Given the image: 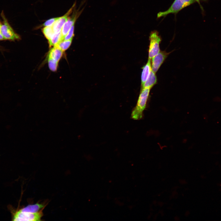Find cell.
Instances as JSON below:
<instances>
[{
  "label": "cell",
  "mask_w": 221,
  "mask_h": 221,
  "mask_svg": "<svg viewBox=\"0 0 221 221\" xmlns=\"http://www.w3.org/2000/svg\"><path fill=\"white\" fill-rule=\"evenodd\" d=\"M150 89L149 88H142L137 104L131 113V117L133 119L139 120L142 117L143 111L146 107Z\"/></svg>",
  "instance_id": "6da1fadb"
},
{
  "label": "cell",
  "mask_w": 221,
  "mask_h": 221,
  "mask_svg": "<svg viewBox=\"0 0 221 221\" xmlns=\"http://www.w3.org/2000/svg\"><path fill=\"white\" fill-rule=\"evenodd\" d=\"M196 2L194 0H174L171 5L167 10L159 12L157 18L165 17L169 14H176L184 8Z\"/></svg>",
  "instance_id": "7a4b0ae2"
},
{
  "label": "cell",
  "mask_w": 221,
  "mask_h": 221,
  "mask_svg": "<svg viewBox=\"0 0 221 221\" xmlns=\"http://www.w3.org/2000/svg\"><path fill=\"white\" fill-rule=\"evenodd\" d=\"M1 16L3 21L0 26V31L5 40L14 41L20 40V36L15 32L10 25L3 12L1 13Z\"/></svg>",
  "instance_id": "3957f363"
},
{
  "label": "cell",
  "mask_w": 221,
  "mask_h": 221,
  "mask_svg": "<svg viewBox=\"0 0 221 221\" xmlns=\"http://www.w3.org/2000/svg\"><path fill=\"white\" fill-rule=\"evenodd\" d=\"M149 40L148 59L151 60L160 52V44L162 39L158 32L154 30L150 33Z\"/></svg>",
  "instance_id": "277c9868"
},
{
  "label": "cell",
  "mask_w": 221,
  "mask_h": 221,
  "mask_svg": "<svg viewBox=\"0 0 221 221\" xmlns=\"http://www.w3.org/2000/svg\"><path fill=\"white\" fill-rule=\"evenodd\" d=\"M42 215V213L41 211L36 213H30L23 212L20 210L15 213L13 217V220L15 221H40Z\"/></svg>",
  "instance_id": "5b68a950"
},
{
  "label": "cell",
  "mask_w": 221,
  "mask_h": 221,
  "mask_svg": "<svg viewBox=\"0 0 221 221\" xmlns=\"http://www.w3.org/2000/svg\"><path fill=\"white\" fill-rule=\"evenodd\" d=\"M170 53L165 51H160L159 53L151 59L152 71L156 73Z\"/></svg>",
  "instance_id": "8992f818"
},
{
  "label": "cell",
  "mask_w": 221,
  "mask_h": 221,
  "mask_svg": "<svg viewBox=\"0 0 221 221\" xmlns=\"http://www.w3.org/2000/svg\"><path fill=\"white\" fill-rule=\"evenodd\" d=\"M75 6V4L64 16L59 17L52 25L55 33L60 32L65 23L69 17V15L72 13Z\"/></svg>",
  "instance_id": "52a82bcc"
},
{
  "label": "cell",
  "mask_w": 221,
  "mask_h": 221,
  "mask_svg": "<svg viewBox=\"0 0 221 221\" xmlns=\"http://www.w3.org/2000/svg\"><path fill=\"white\" fill-rule=\"evenodd\" d=\"M83 10V9L80 11L76 12L75 14L71 17H69L64 24L61 31L63 38L64 39L72 26L74 24L77 18L79 17Z\"/></svg>",
  "instance_id": "ba28073f"
},
{
  "label": "cell",
  "mask_w": 221,
  "mask_h": 221,
  "mask_svg": "<svg viewBox=\"0 0 221 221\" xmlns=\"http://www.w3.org/2000/svg\"><path fill=\"white\" fill-rule=\"evenodd\" d=\"M151 70V59H148L147 62L142 68L141 76L142 85L147 80Z\"/></svg>",
  "instance_id": "9c48e42d"
},
{
  "label": "cell",
  "mask_w": 221,
  "mask_h": 221,
  "mask_svg": "<svg viewBox=\"0 0 221 221\" xmlns=\"http://www.w3.org/2000/svg\"><path fill=\"white\" fill-rule=\"evenodd\" d=\"M63 52L64 51L57 46H54L49 52L48 57L59 62L63 55Z\"/></svg>",
  "instance_id": "30bf717a"
},
{
  "label": "cell",
  "mask_w": 221,
  "mask_h": 221,
  "mask_svg": "<svg viewBox=\"0 0 221 221\" xmlns=\"http://www.w3.org/2000/svg\"><path fill=\"white\" fill-rule=\"evenodd\" d=\"M157 82V79L155 73L152 70L147 80L142 85V88H149L151 89Z\"/></svg>",
  "instance_id": "8fae6325"
},
{
  "label": "cell",
  "mask_w": 221,
  "mask_h": 221,
  "mask_svg": "<svg viewBox=\"0 0 221 221\" xmlns=\"http://www.w3.org/2000/svg\"><path fill=\"white\" fill-rule=\"evenodd\" d=\"M44 207L42 204L37 203L32 205H29L20 210L23 212L30 213H36L38 211Z\"/></svg>",
  "instance_id": "7c38bea8"
},
{
  "label": "cell",
  "mask_w": 221,
  "mask_h": 221,
  "mask_svg": "<svg viewBox=\"0 0 221 221\" xmlns=\"http://www.w3.org/2000/svg\"><path fill=\"white\" fill-rule=\"evenodd\" d=\"M61 31L58 33H55L48 40L50 46H54L59 42L63 40Z\"/></svg>",
  "instance_id": "4fadbf2b"
},
{
  "label": "cell",
  "mask_w": 221,
  "mask_h": 221,
  "mask_svg": "<svg viewBox=\"0 0 221 221\" xmlns=\"http://www.w3.org/2000/svg\"><path fill=\"white\" fill-rule=\"evenodd\" d=\"M42 31L45 37L48 40H49L55 34L52 25L45 27L42 29Z\"/></svg>",
  "instance_id": "5bb4252c"
},
{
  "label": "cell",
  "mask_w": 221,
  "mask_h": 221,
  "mask_svg": "<svg viewBox=\"0 0 221 221\" xmlns=\"http://www.w3.org/2000/svg\"><path fill=\"white\" fill-rule=\"evenodd\" d=\"M72 40V39L67 40H63L55 46H57L64 52L68 49L70 46Z\"/></svg>",
  "instance_id": "9a60e30c"
},
{
  "label": "cell",
  "mask_w": 221,
  "mask_h": 221,
  "mask_svg": "<svg viewBox=\"0 0 221 221\" xmlns=\"http://www.w3.org/2000/svg\"><path fill=\"white\" fill-rule=\"evenodd\" d=\"M58 62L52 58L48 57V63L49 68L52 71L55 72L56 71Z\"/></svg>",
  "instance_id": "2e32d148"
},
{
  "label": "cell",
  "mask_w": 221,
  "mask_h": 221,
  "mask_svg": "<svg viewBox=\"0 0 221 221\" xmlns=\"http://www.w3.org/2000/svg\"><path fill=\"white\" fill-rule=\"evenodd\" d=\"M74 24L72 26L67 34L65 36L64 40H67L71 39H72L74 35Z\"/></svg>",
  "instance_id": "e0dca14e"
},
{
  "label": "cell",
  "mask_w": 221,
  "mask_h": 221,
  "mask_svg": "<svg viewBox=\"0 0 221 221\" xmlns=\"http://www.w3.org/2000/svg\"><path fill=\"white\" fill-rule=\"evenodd\" d=\"M59 17L53 18L49 19L46 21L43 25V26L46 27L52 25L59 18Z\"/></svg>",
  "instance_id": "ac0fdd59"
},
{
  "label": "cell",
  "mask_w": 221,
  "mask_h": 221,
  "mask_svg": "<svg viewBox=\"0 0 221 221\" xmlns=\"http://www.w3.org/2000/svg\"><path fill=\"white\" fill-rule=\"evenodd\" d=\"M194 0L196 2H197L199 4L200 6L201 10L203 12H204V9H203V7H202V5H201V4H200V0Z\"/></svg>",
  "instance_id": "d6986e66"
},
{
  "label": "cell",
  "mask_w": 221,
  "mask_h": 221,
  "mask_svg": "<svg viewBox=\"0 0 221 221\" xmlns=\"http://www.w3.org/2000/svg\"><path fill=\"white\" fill-rule=\"evenodd\" d=\"M1 23L0 22V26L1 25ZM3 40H5L4 38L2 36V35L0 31V41H3Z\"/></svg>",
  "instance_id": "ffe728a7"
}]
</instances>
